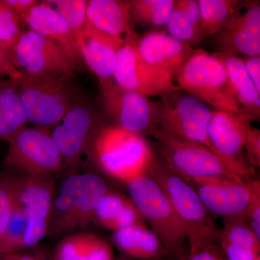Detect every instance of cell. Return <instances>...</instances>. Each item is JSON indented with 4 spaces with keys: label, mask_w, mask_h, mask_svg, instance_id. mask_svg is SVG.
I'll list each match as a JSON object with an SVG mask.
<instances>
[{
    "label": "cell",
    "mask_w": 260,
    "mask_h": 260,
    "mask_svg": "<svg viewBox=\"0 0 260 260\" xmlns=\"http://www.w3.org/2000/svg\"><path fill=\"white\" fill-rule=\"evenodd\" d=\"M10 55L21 73L71 79L79 68L61 48L34 30H24Z\"/></svg>",
    "instance_id": "13"
},
{
    "label": "cell",
    "mask_w": 260,
    "mask_h": 260,
    "mask_svg": "<svg viewBox=\"0 0 260 260\" xmlns=\"http://www.w3.org/2000/svg\"><path fill=\"white\" fill-rule=\"evenodd\" d=\"M47 129L26 125L19 129L8 142L5 166L36 178L54 177L64 169V158Z\"/></svg>",
    "instance_id": "8"
},
{
    "label": "cell",
    "mask_w": 260,
    "mask_h": 260,
    "mask_svg": "<svg viewBox=\"0 0 260 260\" xmlns=\"http://www.w3.org/2000/svg\"><path fill=\"white\" fill-rule=\"evenodd\" d=\"M189 184L210 215L221 217L223 220L247 222L253 207L260 201V181L256 177L238 181L208 179Z\"/></svg>",
    "instance_id": "12"
},
{
    "label": "cell",
    "mask_w": 260,
    "mask_h": 260,
    "mask_svg": "<svg viewBox=\"0 0 260 260\" xmlns=\"http://www.w3.org/2000/svg\"><path fill=\"white\" fill-rule=\"evenodd\" d=\"M111 244L121 255L133 260L173 259L158 237L146 225H137L113 232Z\"/></svg>",
    "instance_id": "21"
},
{
    "label": "cell",
    "mask_w": 260,
    "mask_h": 260,
    "mask_svg": "<svg viewBox=\"0 0 260 260\" xmlns=\"http://www.w3.org/2000/svg\"><path fill=\"white\" fill-rule=\"evenodd\" d=\"M174 3V0H132L129 1L131 20L153 27L167 25Z\"/></svg>",
    "instance_id": "30"
},
{
    "label": "cell",
    "mask_w": 260,
    "mask_h": 260,
    "mask_svg": "<svg viewBox=\"0 0 260 260\" xmlns=\"http://www.w3.org/2000/svg\"><path fill=\"white\" fill-rule=\"evenodd\" d=\"M247 223L260 242V201L257 202L251 210Z\"/></svg>",
    "instance_id": "40"
},
{
    "label": "cell",
    "mask_w": 260,
    "mask_h": 260,
    "mask_svg": "<svg viewBox=\"0 0 260 260\" xmlns=\"http://www.w3.org/2000/svg\"><path fill=\"white\" fill-rule=\"evenodd\" d=\"M138 55L145 64L174 79L194 49L164 32H151L136 44Z\"/></svg>",
    "instance_id": "18"
},
{
    "label": "cell",
    "mask_w": 260,
    "mask_h": 260,
    "mask_svg": "<svg viewBox=\"0 0 260 260\" xmlns=\"http://www.w3.org/2000/svg\"><path fill=\"white\" fill-rule=\"evenodd\" d=\"M94 223L115 232L147 222L129 195L109 189L97 205Z\"/></svg>",
    "instance_id": "23"
},
{
    "label": "cell",
    "mask_w": 260,
    "mask_h": 260,
    "mask_svg": "<svg viewBox=\"0 0 260 260\" xmlns=\"http://www.w3.org/2000/svg\"><path fill=\"white\" fill-rule=\"evenodd\" d=\"M130 23L129 1H88L85 28L93 30L123 46L139 40Z\"/></svg>",
    "instance_id": "19"
},
{
    "label": "cell",
    "mask_w": 260,
    "mask_h": 260,
    "mask_svg": "<svg viewBox=\"0 0 260 260\" xmlns=\"http://www.w3.org/2000/svg\"><path fill=\"white\" fill-rule=\"evenodd\" d=\"M59 14L76 39L78 46L83 39L86 25L87 0L47 1Z\"/></svg>",
    "instance_id": "31"
},
{
    "label": "cell",
    "mask_w": 260,
    "mask_h": 260,
    "mask_svg": "<svg viewBox=\"0 0 260 260\" xmlns=\"http://www.w3.org/2000/svg\"><path fill=\"white\" fill-rule=\"evenodd\" d=\"M21 174H0V237L8 226L18 203Z\"/></svg>",
    "instance_id": "32"
},
{
    "label": "cell",
    "mask_w": 260,
    "mask_h": 260,
    "mask_svg": "<svg viewBox=\"0 0 260 260\" xmlns=\"http://www.w3.org/2000/svg\"><path fill=\"white\" fill-rule=\"evenodd\" d=\"M215 36L218 52L247 57L259 56V1L242 3L230 21Z\"/></svg>",
    "instance_id": "17"
},
{
    "label": "cell",
    "mask_w": 260,
    "mask_h": 260,
    "mask_svg": "<svg viewBox=\"0 0 260 260\" xmlns=\"http://www.w3.org/2000/svg\"><path fill=\"white\" fill-rule=\"evenodd\" d=\"M244 61L246 71L254 83L258 93L260 94V56L247 57Z\"/></svg>",
    "instance_id": "39"
},
{
    "label": "cell",
    "mask_w": 260,
    "mask_h": 260,
    "mask_svg": "<svg viewBox=\"0 0 260 260\" xmlns=\"http://www.w3.org/2000/svg\"><path fill=\"white\" fill-rule=\"evenodd\" d=\"M23 20L5 3L0 0V47L10 52L23 34ZM10 54V53H9Z\"/></svg>",
    "instance_id": "34"
},
{
    "label": "cell",
    "mask_w": 260,
    "mask_h": 260,
    "mask_svg": "<svg viewBox=\"0 0 260 260\" xmlns=\"http://www.w3.org/2000/svg\"><path fill=\"white\" fill-rule=\"evenodd\" d=\"M187 260H227L219 242L209 243L189 250Z\"/></svg>",
    "instance_id": "36"
},
{
    "label": "cell",
    "mask_w": 260,
    "mask_h": 260,
    "mask_svg": "<svg viewBox=\"0 0 260 260\" xmlns=\"http://www.w3.org/2000/svg\"><path fill=\"white\" fill-rule=\"evenodd\" d=\"M224 226L220 229L219 244L248 248L260 251V242L244 220H223Z\"/></svg>",
    "instance_id": "33"
},
{
    "label": "cell",
    "mask_w": 260,
    "mask_h": 260,
    "mask_svg": "<svg viewBox=\"0 0 260 260\" xmlns=\"http://www.w3.org/2000/svg\"><path fill=\"white\" fill-rule=\"evenodd\" d=\"M137 42L124 44L119 49L114 82L122 88L148 98L160 96L175 88L172 78L149 68L140 59Z\"/></svg>",
    "instance_id": "16"
},
{
    "label": "cell",
    "mask_w": 260,
    "mask_h": 260,
    "mask_svg": "<svg viewBox=\"0 0 260 260\" xmlns=\"http://www.w3.org/2000/svg\"><path fill=\"white\" fill-rule=\"evenodd\" d=\"M150 136L156 141L155 153L188 183L215 179H246L238 175L223 159L204 145L181 139L159 129Z\"/></svg>",
    "instance_id": "5"
},
{
    "label": "cell",
    "mask_w": 260,
    "mask_h": 260,
    "mask_svg": "<svg viewBox=\"0 0 260 260\" xmlns=\"http://www.w3.org/2000/svg\"><path fill=\"white\" fill-rule=\"evenodd\" d=\"M254 117L239 112H213L208 125V138L214 150L238 175L248 179L255 177V169L244 154V143Z\"/></svg>",
    "instance_id": "14"
},
{
    "label": "cell",
    "mask_w": 260,
    "mask_h": 260,
    "mask_svg": "<svg viewBox=\"0 0 260 260\" xmlns=\"http://www.w3.org/2000/svg\"><path fill=\"white\" fill-rule=\"evenodd\" d=\"M25 23L30 30L61 48L78 68L82 66L83 58L76 39L64 20L47 1L39 3L27 16Z\"/></svg>",
    "instance_id": "20"
},
{
    "label": "cell",
    "mask_w": 260,
    "mask_h": 260,
    "mask_svg": "<svg viewBox=\"0 0 260 260\" xmlns=\"http://www.w3.org/2000/svg\"><path fill=\"white\" fill-rule=\"evenodd\" d=\"M203 37L215 36L237 13L242 2L237 0H199Z\"/></svg>",
    "instance_id": "28"
},
{
    "label": "cell",
    "mask_w": 260,
    "mask_h": 260,
    "mask_svg": "<svg viewBox=\"0 0 260 260\" xmlns=\"http://www.w3.org/2000/svg\"><path fill=\"white\" fill-rule=\"evenodd\" d=\"M213 54L225 67L239 107L259 121L260 94L246 71L244 59L229 53L216 51Z\"/></svg>",
    "instance_id": "25"
},
{
    "label": "cell",
    "mask_w": 260,
    "mask_h": 260,
    "mask_svg": "<svg viewBox=\"0 0 260 260\" xmlns=\"http://www.w3.org/2000/svg\"><path fill=\"white\" fill-rule=\"evenodd\" d=\"M160 97L161 113L158 129L204 145L217 154L208 138V125L213 112L209 106L179 86Z\"/></svg>",
    "instance_id": "11"
},
{
    "label": "cell",
    "mask_w": 260,
    "mask_h": 260,
    "mask_svg": "<svg viewBox=\"0 0 260 260\" xmlns=\"http://www.w3.org/2000/svg\"><path fill=\"white\" fill-rule=\"evenodd\" d=\"M22 73L15 67L9 52L0 47V76L17 80L21 76Z\"/></svg>",
    "instance_id": "37"
},
{
    "label": "cell",
    "mask_w": 260,
    "mask_h": 260,
    "mask_svg": "<svg viewBox=\"0 0 260 260\" xmlns=\"http://www.w3.org/2000/svg\"><path fill=\"white\" fill-rule=\"evenodd\" d=\"M70 80L22 73L17 82L28 121L46 128L59 124L80 96Z\"/></svg>",
    "instance_id": "7"
},
{
    "label": "cell",
    "mask_w": 260,
    "mask_h": 260,
    "mask_svg": "<svg viewBox=\"0 0 260 260\" xmlns=\"http://www.w3.org/2000/svg\"><path fill=\"white\" fill-rule=\"evenodd\" d=\"M175 78L178 86L215 110L242 111L225 67L213 54L202 49L194 50Z\"/></svg>",
    "instance_id": "6"
},
{
    "label": "cell",
    "mask_w": 260,
    "mask_h": 260,
    "mask_svg": "<svg viewBox=\"0 0 260 260\" xmlns=\"http://www.w3.org/2000/svg\"><path fill=\"white\" fill-rule=\"evenodd\" d=\"M14 260H47L42 256L35 255L28 252H21L18 254H11Z\"/></svg>",
    "instance_id": "41"
},
{
    "label": "cell",
    "mask_w": 260,
    "mask_h": 260,
    "mask_svg": "<svg viewBox=\"0 0 260 260\" xmlns=\"http://www.w3.org/2000/svg\"><path fill=\"white\" fill-rule=\"evenodd\" d=\"M246 159L251 167H260V130L251 127L246 135L244 150Z\"/></svg>",
    "instance_id": "35"
},
{
    "label": "cell",
    "mask_w": 260,
    "mask_h": 260,
    "mask_svg": "<svg viewBox=\"0 0 260 260\" xmlns=\"http://www.w3.org/2000/svg\"><path fill=\"white\" fill-rule=\"evenodd\" d=\"M108 190L105 179L99 174L84 173L67 177L56 191L47 237L61 239L85 232L94 223L97 205Z\"/></svg>",
    "instance_id": "1"
},
{
    "label": "cell",
    "mask_w": 260,
    "mask_h": 260,
    "mask_svg": "<svg viewBox=\"0 0 260 260\" xmlns=\"http://www.w3.org/2000/svg\"><path fill=\"white\" fill-rule=\"evenodd\" d=\"M256 260H260V257L258 258V259Z\"/></svg>",
    "instance_id": "44"
},
{
    "label": "cell",
    "mask_w": 260,
    "mask_h": 260,
    "mask_svg": "<svg viewBox=\"0 0 260 260\" xmlns=\"http://www.w3.org/2000/svg\"><path fill=\"white\" fill-rule=\"evenodd\" d=\"M99 104L112 125L143 138L158 129L160 102L122 88L114 81L100 83Z\"/></svg>",
    "instance_id": "9"
},
{
    "label": "cell",
    "mask_w": 260,
    "mask_h": 260,
    "mask_svg": "<svg viewBox=\"0 0 260 260\" xmlns=\"http://www.w3.org/2000/svg\"><path fill=\"white\" fill-rule=\"evenodd\" d=\"M102 113L80 95L57 125L51 137L64 160V168L90 156L101 132L107 124Z\"/></svg>",
    "instance_id": "10"
},
{
    "label": "cell",
    "mask_w": 260,
    "mask_h": 260,
    "mask_svg": "<svg viewBox=\"0 0 260 260\" xmlns=\"http://www.w3.org/2000/svg\"><path fill=\"white\" fill-rule=\"evenodd\" d=\"M53 260H115V256L110 242L93 233L80 232L60 239Z\"/></svg>",
    "instance_id": "24"
},
{
    "label": "cell",
    "mask_w": 260,
    "mask_h": 260,
    "mask_svg": "<svg viewBox=\"0 0 260 260\" xmlns=\"http://www.w3.org/2000/svg\"><path fill=\"white\" fill-rule=\"evenodd\" d=\"M153 154L145 138L107 123L88 158L109 177L126 184L146 174Z\"/></svg>",
    "instance_id": "3"
},
{
    "label": "cell",
    "mask_w": 260,
    "mask_h": 260,
    "mask_svg": "<svg viewBox=\"0 0 260 260\" xmlns=\"http://www.w3.org/2000/svg\"><path fill=\"white\" fill-rule=\"evenodd\" d=\"M167 26L169 35L179 42L192 48L199 44L204 37L198 1H175Z\"/></svg>",
    "instance_id": "26"
},
{
    "label": "cell",
    "mask_w": 260,
    "mask_h": 260,
    "mask_svg": "<svg viewBox=\"0 0 260 260\" xmlns=\"http://www.w3.org/2000/svg\"><path fill=\"white\" fill-rule=\"evenodd\" d=\"M126 184L129 198L173 259L187 260L185 228L156 181L146 172Z\"/></svg>",
    "instance_id": "4"
},
{
    "label": "cell",
    "mask_w": 260,
    "mask_h": 260,
    "mask_svg": "<svg viewBox=\"0 0 260 260\" xmlns=\"http://www.w3.org/2000/svg\"><path fill=\"white\" fill-rule=\"evenodd\" d=\"M0 260H14L11 255H5L0 256Z\"/></svg>",
    "instance_id": "42"
},
{
    "label": "cell",
    "mask_w": 260,
    "mask_h": 260,
    "mask_svg": "<svg viewBox=\"0 0 260 260\" xmlns=\"http://www.w3.org/2000/svg\"><path fill=\"white\" fill-rule=\"evenodd\" d=\"M5 1L6 4L21 18L24 23L29 13L39 3L36 0H5Z\"/></svg>",
    "instance_id": "38"
},
{
    "label": "cell",
    "mask_w": 260,
    "mask_h": 260,
    "mask_svg": "<svg viewBox=\"0 0 260 260\" xmlns=\"http://www.w3.org/2000/svg\"><path fill=\"white\" fill-rule=\"evenodd\" d=\"M121 47L111 39L87 28L79 44L83 60L99 78L100 83L114 81Z\"/></svg>",
    "instance_id": "22"
},
{
    "label": "cell",
    "mask_w": 260,
    "mask_h": 260,
    "mask_svg": "<svg viewBox=\"0 0 260 260\" xmlns=\"http://www.w3.org/2000/svg\"><path fill=\"white\" fill-rule=\"evenodd\" d=\"M28 216L18 202L8 226L0 237V256L28 250Z\"/></svg>",
    "instance_id": "29"
},
{
    "label": "cell",
    "mask_w": 260,
    "mask_h": 260,
    "mask_svg": "<svg viewBox=\"0 0 260 260\" xmlns=\"http://www.w3.org/2000/svg\"><path fill=\"white\" fill-rule=\"evenodd\" d=\"M147 174L160 186L185 228L189 250L218 242L220 229L194 188L168 167L155 152Z\"/></svg>",
    "instance_id": "2"
},
{
    "label": "cell",
    "mask_w": 260,
    "mask_h": 260,
    "mask_svg": "<svg viewBox=\"0 0 260 260\" xmlns=\"http://www.w3.org/2000/svg\"><path fill=\"white\" fill-rule=\"evenodd\" d=\"M115 260H133V259H129V258L125 257V256L120 255L119 256V257L115 258Z\"/></svg>",
    "instance_id": "43"
},
{
    "label": "cell",
    "mask_w": 260,
    "mask_h": 260,
    "mask_svg": "<svg viewBox=\"0 0 260 260\" xmlns=\"http://www.w3.org/2000/svg\"><path fill=\"white\" fill-rule=\"evenodd\" d=\"M28 121L17 80H0V142L8 143Z\"/></svg>",
    "instance_id": "27"
},
{
    "label": "cell",
    "mask_w": 260,
    "mask_h": 260,
    "mask_svg": "<svg viewBox=\"0 0 260 260\" xmlns=\"http://www.w3.org/2000/svg\"><path fill=\"white\" fill-rule=\"evenodd\" d=\"M56 194L54 178L21 175L18 202L28 216V249L37 245L47 237Z\"/></svg>",
    "instance_id": "15"
}]
</instances>
